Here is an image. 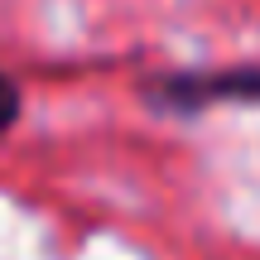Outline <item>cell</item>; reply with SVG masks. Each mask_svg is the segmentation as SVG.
Instances as JSON below:
<instances>
[{"label":"cell","mask_w":260,"mask_h":260,"mask_svg":"<svg viewBox=\"0 0 260 260\" xmlns=\"http://www.w3.org/2000/svg\"><path fill=\"white\" fill-rule=\"evenodd\" d=\"M149 102L174 116H198L212 106H260V68H188L149 82Z\"/></svg>","instance_id":"6da1fadb"},{"label":"cell","mask_w":260,"mask_h":260,"mask_svg":"<svg viewBox=\"0 0 260 260\" xmlns=\"http://www.w3.org/2000/svg\"><path fill=\"white\" fill-rule=\"evenodd\" d=\"M15 121H19V87L0 73V135L15 130Z\"/></svg>","instance_id":"7a4b0ae2"}]
</instances>
